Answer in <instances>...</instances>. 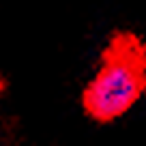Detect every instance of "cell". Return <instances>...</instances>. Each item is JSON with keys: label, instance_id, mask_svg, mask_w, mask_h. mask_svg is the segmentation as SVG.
I'll use <instances>...</instances> for the list:
<instances>
[{"label": "cell", "instance_id": "6da1fadb", "mask_svg": "<svg viewBox=\"0 0 146 146\" xmlns=\"http://www.w3.org/2000/svg\"><path fill=\"white\" fill-rule=\"evenodd\" d=\"M146 86V56L129 39L110 47L88 82L84 105L97 120H114L137 103Z\"/></svg>", "mask_w": 146, "mask_h": 146}]
</instances>
